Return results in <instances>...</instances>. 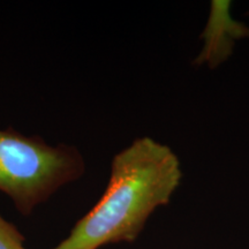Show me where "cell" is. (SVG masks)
<instances>
[{"instance_id": "obj_3", "label": "cell", "mask_w": 249, "mask_h": 249, "mask_svg": "<svg viewBox=\"0 0 249 249\" xmlns=\"http://www.w3.org/2000/svg\"><path fill=\"white\" fill-rule=\"evenodd\" d=\"M0 249H28L26 236L13 224L0 213Z\"/></svg>"}, {"instance_id": "obj_1", "label": "cell", "mask_w": 249, "mask_h": 249, "mask_svg": "<svg viewBox=\"0 0 249 249\" xmlns=\"http://www.w3.org/2000/svg\"><path fill=\"white\" fill-rule=\"evenodd\" d=\"M172 149L142 136L112 158L107 186L97 203L52 249H101L132 244L158 208L169 204L181 181Z\"/></svg>"}, {"instance_id": "obj_2", "label": "cell", "mask_w": 249, "mask_h": 249, "mask_svg": "<svg viewBox=\"0 0 249 249\" xmlns=\"http://www.w3.org/2000/svg\"><path fill=\"white\" fill-rule=\"evenodd\" d=\"M86 167L75 145L50 144L39 135H26L12 127L0 129V192L24 217L82 178Z\"/></svg>"}]
</instances>
